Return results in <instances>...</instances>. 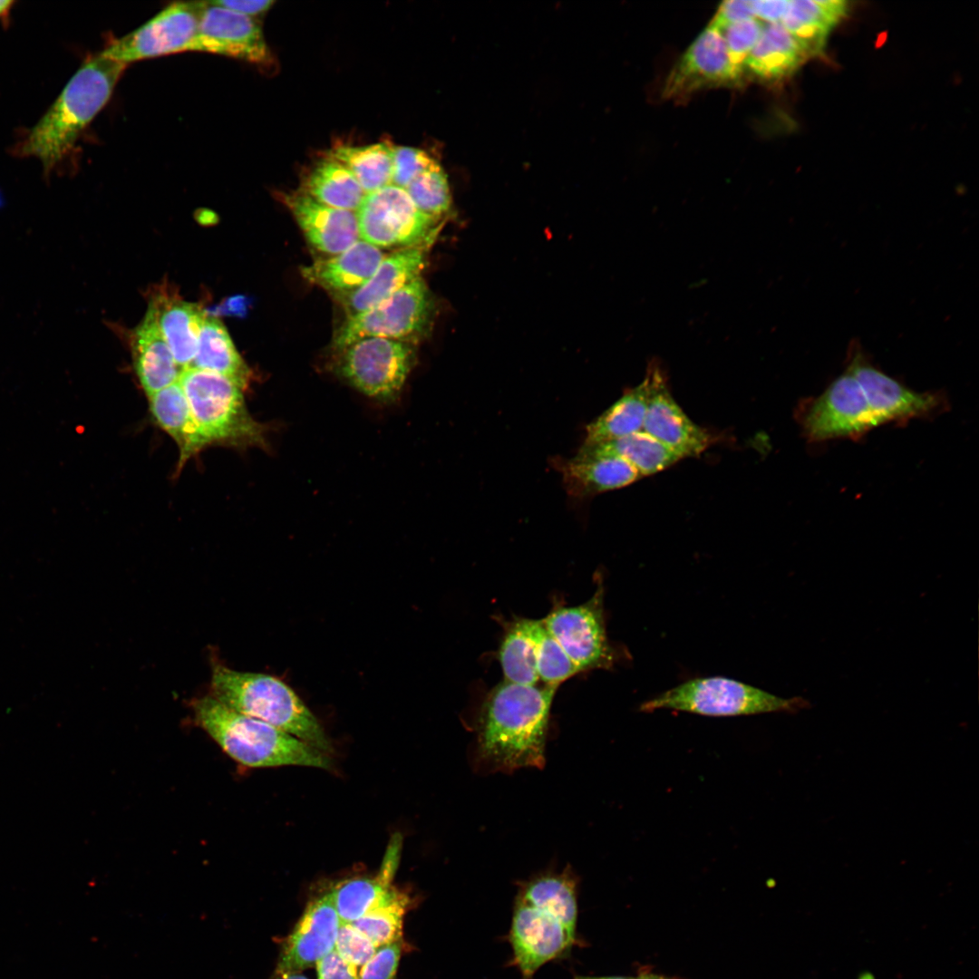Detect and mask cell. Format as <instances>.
I'll return each instance as SVG.
<instances>
[{
  "label": "cell",
  "instance_id": "cell-36",
  "mask_svg": "<svg viewBox=\"0 0 979 979\" xmlns=\"http://www.w3.org/2000/svg\"><path fill=\"white\" fill-rule=\"evenodd\" d=\"M537 670L542 683L556 687L580 672L546 628L542 619L538 632Z\"/></svg>",
  "mask_w": 979,
  "mask_h": 979
},
{
  "label": "cell",
  "instance_id": "cell-27",
  "mask_svg": "<svg viewBox=\"0 0 979 979\" xmlns=\"http://www.w3.org/2000/svg\"><path fill=\"white\" fill-rule=\"evenodd\" d=\"M650 393V380H644L624 394L586 428L583 444H596L643 430Z\"/></svg>",
  "mask_w": 979,
  "mask_h": 979
},
{
  "label": "cell",
  "instance_id": "cell-34",
  "mask_svg": "<svg viewBox=\"0 0 979 979\" xmlns=\"http://www.w3.org/2000/svg\"><path fill=\"white\" fill-rule=\"evenodd\" d=\"M409 898L393 887L384 899L352 925L376 947L402 940Z\"/></svg>",
  "mask_w": 979,
  "mask_h": 979
},
{
  "label": "cell",
  "instance_id": "cell-10",
  "mask_svg": "<svg viewBox=\"0 0 979 979\" xmlns=\"http://www.w3.org/2000/svg\"><path fill=\"white\" fill-rule=\"evenodd\" d=\"M432 309L431 292L418 276L376 305L348 316L335 334L334 346L340 350L368 337L413 342L429 327Z\"/></svg>",
  "mask_w": 979,
  "mask_h": 979
},
{
  "label": "cell",
  "instance_id": "cell-16",
  "mask_svg": "<svg viewBox=\"0 0 979 979\" xmlns=\"http://www.w3.org/2000/svg\"><path fill=\"white\" fill-rule=\"evenodd\" d=\"M191 51L268 66L273 58L259 23L252 16L204 2Z\"/></svg>",
  "mask_w": 979,
  "mask_h": 979
},
{
  "label": "cell",
  "instance_id": "cell-20",
  "mask_svg": "<svg viewBox=\"0 0 979 979\" xmlns=\"http://www.w3.org/2000/svg\"><path fill=\"white\" fill-rule=\"evenodd\" d=\"M432 243L398 248L385 255L371 277L359 288L340 295L348 316L362 313L421 276Z\"/></svg>",
  "mask_w": 979,
  "mask_h": 979
},
{
  "label": "cell",
  "instance_id": "cell-32",
  "mask_svg": "<svg viewBox=\"0 0 979 979\" xmlns=\"http://www.w3.org/2000/svg\"><path fill=\"white\" fill-rule=\"evenodd\" d=\"M397 866L383 860L373 877H354L334 887L331 892L341 924H352L377 906L393 887Z\"/></svg>",
  "mask_w": 979,
  "mask_h": 979
},
{
  "label": "cell",
  "instance_id": "cell-40",
  "mask_svg": "<svg viewBox=\"0 0 979 979\" xmlns=\"http://www.w3.org/2000/svg\"><path fill=\"white\" fill-rule=\"evenodd\" d=\"M402 954V940L376 947L373 956L361 966L358 979H394Z\"/></svg>",
  "mask_w": 979,
  "mask_h": 979
},
{
  "label": "cell",
  "instance_id": "cell-21",
  "mask_svg": "<svg viewBox=\"0 0 979 979\" xmlns=\"http://www.w3.org/2000/svg\"><path fill=\"white\" fill-rule=\"evenodd\" d=\"M384 256L380 248L360 238L337 255L302 267L300 273L307 282L342 295L363 286Z\"/></svg>",
  "mask_w": 979,
  "mask_h": 979
},
{
  "label": "cell",
  "instance_id": "cell-50",
  "mask_svg": "<svg viewBox=\"0 0 979 979\" xmlns=\"http://www.w3.org/2000/svg\"><path fill=\"white\" fill-rule=\"evenodd\" d=\"M636 979H670V978L664 977L663 975H659V974H655L646 972V973H642Z\"/></svg>",
  "mask_w": 979,
  "mask_h": 979
},
{
  "label": "cell",
  "instance_id": "cell-24",
  "mask_svg": "<svg viewBox=\"0 0 979 979\" xmlns=\"http://www.w3.org/2000/svg\"><path fill=\"white\" fill-rule=\"evenodd\" d=\"M149 305L177 364L181 370L189 367L197 353L205 312L169 295L153 297Z\"/></svg>",
  "mask_w": 979,
  "mask_h": 979
},
{
  "label": "cell",
  "instance_id": "cell-6",
  "mask_svg": "<svg viewBox=\"0 0 979 979\" xmlns=\"http://www.w3.org/2000/svg\"><path fill=\"white\" fill-rule=\"evenodd\" d=\"M178 381L208 445L267 448V428L249 413L239 383L193 367L183 369Z\"/></svg>",
  "mask_w": 979,
  "mask_h": 979
},
{
  "label": "cell",
  "instance_id": "cell-48",
  "mask_svg": "<svg viewBox=\"0 0 979 979\" xmlns=\"http://www.w3.org/2000/svg\"><path fill=\"white\" fill-rule=\"evenodd\" d=\"M276 979H309V978L307 976H305V974H303L301 972H299V973H287V974H277Z\"/></svg>",
  "mask_w": 979,
  "mask_h": 979
},
{
  "label": "cell",
  "instance_id": "cell-30",
  "mask_svg": "<svg viewBox=\"0 0 979 979\" xmlns=\"http://www.w3.org/2000/svg\"><path fill=\"white\" fill-rule=\"evenodd\" d=\"M578 452L622 458L633 465L642 477L662 471L682 459L643 430L601 443L583 444Z\"/></svg>",
  "mask_w": 979,
  "mask_h": 979
},
{
  "label": "cell",
  "instance_id": "cell-28",
  "mask_svg": "<svg viewBox=\"0 0 979 979\" xmlns=\"http://www.w3.org/2000/svg\"><path fill=\"white\" fill-rule=\"evenodd\" d=\"M300 190L324 205L354 212L366 196L351 171L327 156L307 173Z\"/></svg>",
  "mask_w": 979,
  "mask_h": 979
},
{
  "label": "cell",
  "instance_id": "cell-42",
  "mask_svg": "<svg viewBox=\"0 0 979 979\" xmlns=\"http://www.w3.org/2000/svg\"><path fill=\"white\" fill-rule=\"evenodd\" d=\"M754 17L753 0H729L719 5L709 25L720 32L730 24Z\"/></svg>",
  "mask_w": 979,
  "mask_h": 979
},
{
  "label": "cell",
  "instance_id": "cell-37",
  "mask_svg": "<svg viewBox=\"0 0 979 979\" xmlns=\"http://www.w3.org/2000/svg\"><path fill=\"white\" fill-rule=\"evenodd\" d=\"M765 24L754 17L730 24L719 32L732 62L742 71V63L759 41Z\"/></svg>",
  "mask_w": 979,
  "mask_h": 979
},
{
  "label": "cell",
  "instance_id": "cell-8",
  "mask_svg": "<svg viewBox=\"0 0 979 979\" xmlns=\"http://www.w3.org/2000/svg\"><path fill=\"white\" fill-rule=\"evenodd\" d=\"M333 373L364 396L384 405L396 403L416 359L414 343L368 337L340 350Z\"/></svg>",
  "mask_w": 979,
  "mask_h": 979
},
{
  "label": "cell",
  "instance_id": "cell-12",
  "mask_svg": "<svg viewBox=\"0 0 979 979\" xmlns=\"http://www.w3.org/2000/svg\"><path fill=\"white\" fill-rule=\"evenodd\" d=\"M846 371L859 383L881 424L899 425L912 420L931 419L948 409V399L944 393L909 389L870 363L856 343L849 347Z\"/></svg>",
  "mask_w": 979,
  "mask_h": 979
},
{
  "label": "cell",
  "instance_id": "cell-33",
  "mask_svg": "<svg viewBox=\"0 0 979 979\" xmlns=\"http://www.w3.org/2000/svg\"><path fill=\"white\" fill-rule=\"evenodd\" d=\"M393 147L386 142L338 145L326 156L346 167L368 194L392 183Z\"/></svg>",
  "mask_w": 979,
  "mask_h": 979
},
{
  "label": "cell",
  "instance_id": "cell-45",
  "mask_svg": "<svg viewBox=\"0 0 979 979\" xmlns=\"http://www.w3.org/2000/svg\"><path fill=\"white\" fill-rule=\"evenodd\" d=\"M789 1L786 0H760L753 1L754 15L766 24L780 23L784 16Z\"/></svg>",
  "mask_w": 979,
  "mask_h": 979
},
{
  "label": "cell",
  "instance_id": "cell-11",
  "mask_svg": "<svg viewBox=\"0 0 979 979\" xmlns=\"http://www.w3.org/2000/svg\"><path fill=\"white\" fill-rule=\"evenodd\" d=\"M360 238L378 247L432 243L438 219L414 205L404 189L390 184L366 194L356 211Z\"/></svg>",
  "mask_w": 979,
  "mask_h": 979
},
{
  "label": "cell",
  "instance_id": "cell-4",
  "mask_svg": "<svg viewBox=\"0 0 979 979\" xmlns=\"http://www.w3.org/2000/svg\"><path fill=\"white\" fill-rule=\"evenodd\" d=\"M196 721L233 760L252 768L328 769L325 752L268 723L236 712L211 695L195 699Z\"/></svg>",
  "mask_w": 979,
  "mask_h": 979
},
{
  "label": "cell",
  "instance_id": "cell-23",
  "mask_svg": "<svg viewBox=\"0 0 979 979\" xmlns=\"http://www.w3.org/2000/svg\"><path fill=\"white\" fill-rule=\"evenodd\" d=\"M131 350L136 374L148 397L179 380L182 370L165 342L150 305L133 333Z\"/></svg>",
  "mask_w": 979,
  "mask_h": 979
},
{
  "label": "cell",
  "instance_id": "cell-7",
  "mask_svg": "<svg viewBox=\"0 0 979 979\" xmlns=\"http://www.w3.org/2000/svg\"><path fill=\"white\" fill-rule=\"evenodd\" d=\"M809 703L800 698H781L760 688L725 677L687 681L643 703L641 712L672 710L706 716H737L768 712H792Z\"/></svg>",
  "mask_w": 979,
  "mask_h": 979
},
{
  "label": "cell",
  "instance_id": "cell-46",
  "mask_svg": "<svg viewBox=\"0 0 979 979\" xmlns=\"http://www.w3.org/2000/svg\"><path fill=\"white\" fill-rule=\"evenodd\" d=\"M210 2V1H209ZM211 4L218 5L231 11L246 15L248 16H256L260 14H264L274 5V1L271 0H259V1H236V0H219L211 1Z\"/></svg>",
  "mask_w": 979,
  "mask_h": 979
},
{
  "label": "cell",
  "instance_id": "cell-9",
  "mask_svg": "<svg viewBox=\"0 0 979 979\" xmlns=\"http://www.w3.org/2000/svg\"><path fill=\"white\" fill-rule=\"evenodd\" d=\"M794 416L810 443L836 439L857 441L881 425L859 383L846 370L819 395L800 400Z\"/></svg>",
  "mask_w": 979,
  "mask_h": 979
},
{
  "label": "cell",
  "instance_id": "cell-26",
  "mask_svg": "<svg viewBox=\"0 0 979 979\" xmlns=\"http://www.w3.org/2000/svg\"><path fill=\"white\" fill-rule=\"evenodd\" d=\"M806 56L780 23L765 24L762 34L742 63L743 73L763 82L781 80Z\"/></svg>",
  "mask_w": 979,
  "mask_h": 979
},
{
  "label": "cell",
  "instance_id": "cell-1",
  "mask_svg": "<svg viewBox=\"0 0 979 979\" xmlns=\"http://www.w3.org/2000/svg\"><path fill=\"white\" fill-rule=\"evenodd\" d=\"M556 686L503 681L487 696L480 712L474 761L485 772L542 769L550 708Z\"/></svg>",
  "mask_w": 979,
  "mask_h": 979
},
{
  "label": "cell",
  "instance_id": "cell-44",
  "mask_svg": "<svg viewBox=\"0 0 979 979\" xmlns=\"http://www.w3.org/2000/svg\"><path fill=\"white\" fill-rule=\"evenodd\" d=\"M317 979H358L356 968L344 961L334 949L316 964Z\"/></svg>",
  "mask_w": 979,
  "mask_h": 979
},
{
  "label": "cell",
  "instance_id": "cell-49",
  "mask_svg": "<svg viewBox=\"0 0 979 979\" xmlns=\"http://www.w3.org/2000/svg\"><path fill=\"white\" fill-rule=\"evenodd\" d=\"M574 979H634V978H630V977H625V976H598V977H590V976H582V975H579V976H576V977H575Z\"/></svg>",
  "mask_w": 979,
  "mask_h": 979
},
{
  "label": "cell",
  "instance_id": "cell-3",
  "mask_svg": "<svg viewBox=\"0 0 979 979\" xmlns=\"http://www.w3.org/2000/svg\"><path fill=\"white\" fill-rule=\"evenodd\" d=\"M127 65L100 52L89 57L19 145L50 173L73 150L81 132L105 106Z\"/></svg>",
  "mask_w": 979,
  "mask_h": 979
},
{
  "label": "cell",
  "instance_id": "cell-5",
  "mask_svg": "<svg viewBox=\"0 0 979 979\" xmlns=\"http://www.w3.org/2000/svg\"><path fill=\"white\" fill-rule=\"evenodd\" d=\"M210 687L212 697L236 712L268 723L325 753L332 751L315 716L280 679L216 664Z\"/></svg>",
  "mask_w": 979,
  "mask_h": 979
},
{
  "label": "cell",
  "instance_id": "cell-39",
  "mask_svg": "<svg viewBox=\"0 0 979 979\" xmlns=\"http://www.w3.org/2000/svg\"><path fill=\"white\" fill-rule=\"evenodd\" d=\"M337 954L349 964L363 965L374 954L376 946L352 924H341L334 945Z\"/></svg>",
  "mask_w": 979,
  "mask_h": 979
},
{
  "label": "cell",
  "instance_id": "cell-29",
  "mask_svg": "<svg viewBox=\"0 0 979 979\" xmlns=\"http://www.w3.org/2000/svg\"><path fill=\"white\" fill-rule=\"evenodd\" d=\"M540 625L541 619L521 618L508 626L499 651L505 681L526 685L539 683L537 654Z\"/></svg>",
  "mask_w": 979,
  "mask_h": 979
},
{
  "label": "cell",
  "instance_id": "cell-15",
  "mask_svg": "<svg viewBox=\"0 0 979 979\" xmlns=\"http://www.w3.org/2000/svg\"><path fill=\"white\" fill-rule=\"evenodd\" d=\"M742 75L732 62L721 34L708 25L670 71L662 94L666 99H682L706 88L734 86Z\"/></svg>",
  "mask_w": 979,
  "mask_h": 979
},
{
  "label": "cell",
  "instance_id": "cell-38",
  "mask_svg": "<svg viewBox=\"0 0 979 979\" xmlns=\"http://www.w3.org/2000/svg\"><path fill=\"white\" fill-rule=\"evenodd\" d=\"M440 165L426 151L408 147H393L392 183L405 189L421 173Z\"/></svg>",
  "mask_w": 979,
  "mask_h": 979
},
{
  "label": "cell",
  "instance_id": "cell-17",
  "mask_svg": "<svg viewBox=\"0 0 979 979\" xmlns=\"http://www.w3.org/2000/svg\"><path fill=\"white\" fill-rule=\"evenodd\" d=\"M646 374L650 393L643 431L682 459L699 456L711 445L712 434L694 423L675 402L660 363H650Z\"/></svg>",
  "mask_w": 979,
  "mask_h": 979
},
{
  "label": "cell",
  "instance_id": "cell-41",
  "mask_svg": "<svg viewBox=\"0 0 979 979\" xmlns=\"http://www.w3.org/2000/svg\"><path fill=\"white\" fill-rule=\"evenodd\" d=\"M820 23L832 27L837 21L833 19L817 0L789 1L787 11L780 24L792 34L799 27L807 24Z\"/></svg>",
  "mask_w": 979,
  "mask_h": 979
},
{
  "label": "cell",
  "instance_id": "cell-47",
  "mask_svg": "<svg viewBox=\"0 0 979 979\" xmlns=\"http://www.w3.org/2000/svg\"><path fill=\"white\" fill-rule=\"evenodd\" d=\"M14 5V1L0 0V20L7 18Z\"/></svg>",
  "mask_w": 979,
  "mask_h": 979
},
{
  "label": "cell",
  "instance_id": "cell-31",
  "mask_svg": "<svg viewBox=\"0 0 979 979\" xmlns=\"http://www.w3.org/2000/svg\"><path fill=\"white\" fill-rule=\"evenodd\" d=\"M189 367L227 376L245 389L250 370L237 351L224 325L216 317L206 316L201 326L196 355Z\"/></svg>",
  "mask_w": 979,
  "mask_h": 979
},
{
  "label": "cell",
  "instance_id": "cell-18",
  "mask_svg": "<svg viewBox=\"0 0 979 979\" xmlns=\"http://www.w3.org/2000/svg\"><path fill=\"white\" fill-rule=\"evenodd\" d=\"M340 926L331 892L312 900L283 945L276 974L315 965L334 949Z\"/></svg>",
  "mask_w": 979,
  "mask_h": 979
},
{
  "label": "cell",
  "instance_id": "cell-2",
  "mask_svg": "<svg viewBox=\"0 0 979 979\" xmlns=\"http://www.w3.org/2000/svg\"><path fill=\"white\" fill-rule=\"evenodd\" d=\"M577 878L569 868L547 871L522 881L515 897L508 939L510 964L531 979L548 962L579 945Z\"/></svg>",
  "mask_w": 979,
  "mask_h": 979
},
{
  "label": "cell",
  "instance_id": "cell-35",
  "mask_svg": "<svg viewBox=\"0 0 979 979\" xmlns=\"http://www.w3.org/2000/svg\"><path fill=\"white\" fill-rule=\"evenodd\" d=\"M404 189L425 215L439 220L451 209L449 182L441 165L421 173Z\"/></svg>",
  "mask_w": 979,
  "mask_h": 979
},
{
  "label": "cell",
  "instance_id": "cell-43",
  "mask_svg": "<svg viewBox=\"0 0 979 979\" xmlns=\"http://www.w3.org/2000/svg\"><path fill=\"white\" fill-rule=\"evenodd\" d=\"M830 26L812 23L801 25L790 34L805 56L818 54L823 50Z\"/></svg>",
  "mask_w": 979,
  "mask_h": 979
},
{
  "label": "cell",
  "instance_id": "cell-14",
  "mask_svg": "<svg viewBox=\"0 0 979 979\" xmlns=\"http://www.w3.org/2000/svg\"><path fill=\"white\" fill-rule=\"evenodd\" d=\"M203 1L176 2L130 34L115 39L102 52L128 65L166 54L191 51Z\"/></svg>",
  "mask_w": 979,
  "mask_h": 979
},
{
  "label": "cell",
  "instance_id": "cell-22",
  "mask_svg": "<svg viewBox=\"0 0 979 979\" xmlns=\"http://www.w3.org/2000/svg\"><path fill=\"white\" fill-rule=\"evenodd\" d=\"M567 491L583 498L625 487L642 476L625 460L611 455L577 452L569 460L557 463Z\"/></svg>",
  "mask_w": 979,
  "mask_h": 979
},
{
  "label": "cell",
  "instance_id": "cell-19",
  "mask_svg": "<svg viewBox=\"0 0 979 979\" xmlns=\"http://www.w3.org/2000/svg\"><path fill=\"white\" fill-rule=\"evenodd\" d=\"M283 199L316 250L331 257L360 239L356 212L324 205L302 190L284 194Z\"/></svg>",
  "mask_w": 979,
  "mask_h": 979
},
{
  "label": "cell",
  "instance_id": "cell-13",
  "mask_svg": "<svg viewBox=\"0 0 979 979\" xmlns=\"http://www.w3.org/2000/svg\"><path fill=\"white\" fill-rule=\"evenodd\" d=\"M603 597L604 588L599 585L586 602L557 606L542 619L580 672L608 669L618 658V652L606 635Z\"/></svg>",
  "mask_w": 979,
  "mask_h": 979
},
{
  "label": "cell",
  "instance_id": "cell-25",
  "mask_svg": "<svg viewBox=\"0 0 979 979\" xmlns=\"http://www.w3.org/2000/svg\"><path fill=\"white\" fill-rule=\"evenodd\" d=\"M149 398L153 419L178 444L179 470L205 446L201 435L179 381L156 392Z\"/></svg>",
  "mask_w": 979,
  "mask_h": 979
}]
</instances>
